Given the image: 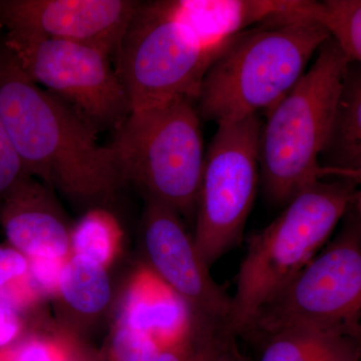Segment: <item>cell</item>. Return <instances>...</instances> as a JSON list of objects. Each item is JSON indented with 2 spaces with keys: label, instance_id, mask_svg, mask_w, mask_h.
Here are the masks:
<instances>
[{
  "label": "cell",
  "instance_id": "cell-1",
  "mask_svg": "<svg viewBox=\"0 0 361 361\" xmlns=\"http://www.w3.org/2000/svg\"><path fill=\"white\" fill-rule=\"evenodd\" d=\"M0 116L26 173L73 201L103 204L125 184L111 147L65 102L0 51Z\"/></svg>",
  "mask_w": 361,
  "mask_h": 361
},
{
  "label": "cell",
  "instance_id": "cell-2",
  "mask_svg": "<svg viewBox=\"0 0 361 361\" xmlns=\"http://www.w3.org/2000/svg\"><path fill=\"white\" fill-rule=\"evenodd\" d=\"M310 13L294 14L240 33L221 52L202 82L196 108L217 125L266 111L301 80L308 63L330 39Z\"/></svg>",
  "mask_w": 361,
  "mask_h": 361
},
{
  "label": "cell",
  "instance_id": "cell-3",
  "mask_svg": "<svg viewBox=\"0 0 361 361\" xmlns=\"http://www.w3.org/2000/svg\"><path fill=\"white\" fill-rule=\"evenodd\" d=\"M360 185L325 178L294 197L264 229L247 240L236 274L229 326L242 337L258 310L322 250L355 206Z\"/></svg>",
  "mask_w": 361,
  "mask_h": 361
},
{
  "label": "cell",
  "instance_id": "cell-4",
  "mask_svg": "<svg viewBox=\"0 0 361 361\" xmlns=\"http://www.w3.org/2000/svg\"><path fill=\"white\" fill-rule=\"evenodd\" d=\"M349 61L330 37L301 80L267 111L259 140L266 198L284 207L320 177V158L334 127Z\"/></svg>",
  "mask_w": 361,
  "mask_h": 361
},
{
  "label": "cell",
  "instance_id": "cell-5",
  "mask_svg": "<svg viewBox=\"0 0 361 361\" xmlns=\"http://www.w3.org/2000/svg\"><path fill=\"white\" fill-rule=\"evenodd\" d=\"M115 130L110 147L125 182L180 217L196 215L206 153L195 101L130 111Z\"/></svg>",
  "mask_w": 361,
  "mask_h": 361
},
{
  "label": "cell",
  "instance_id": "cell-6",
  "mask_svg": "<svg viewBox=\"0 0 361 361\" xmlns=\"http://www.w3.org/2000/svg\"><path fill=\"white\" fill-rule=\"evenodd\" d=\"M341 231L258 310L243 334L257 342L278 330L304 329L361 343V229L355 208Z\"/></svg>",
  "mask_w": 361,
  "mask_h": 361
},
{
  "label": "cell",
  "instance_id": "cell-7",
  "mask_svg": "<svg viewBox=\"0 0 361 361\" xmlns=\"http://www.w3.org/2000/svg\"><path fill=\"white\" fill-rule=\"evenodd\" d=\"M223 51L195 33L176 13L173 0L139 2L114 54L130 110L178 99L196 103L207 71Z\"/></svg>",
  "mask_w": 361,
  "mask_h": 361
},
{
  "label": "cell",
  "instance_id": "cell-8",
  "mask_svg": "<svg viewBox=\"0 0 361 361\" xmlns=\"http://www.w3.org/2000/svg\"><path fill=\"white\" fill-rule=\"evenodd\" d=\"M258 116L220 123L205 156L195 246L209 267L238 245L260 182Z\"/></svg>",
  "mask_w": 361,
  "mask_h": 361
},
{
  "label": "cell",
  "instance_id": "cell-9",
  "mask_svg": "<svg viewBox=\"0 0 361 361\" xmlns=\"http://www.w3.org/2000/svg\"><path fill=\"white\" fill-rule=\"evenodd\" d=\"M4 45L32 82L97 130H116L132 111L109 52L80 42L13 32H7Z\"/></svg>",
  "mask_w": 361,
  "mask_h": 361
},
{
  "label": "cell",
  "instance_id": "cell-10",
  "mask_svg": "<svg viewBox=\"0 0 361 361\" xmlns=\"http://www.w3.org/2000/svg\"><path fill=\"white\" fill-rule=\"evenodd\" d=\"M142 241L147 266L184 301L192 315L229 324L232 297L211 276L179 214L147 199Z\"/></svg>",
  "mask_w": 361,
  "mask_h": 361
},
{
  "label": "cell",
  "instance_id": "cell-11",
  "mask_svg": "<svg viewBox=\"0 0 361 361\" xmlns=\"http://www.w3.org/2000/svg\"><path fill=\"white\" fill-rule=\"evenodd\" d=\"M139 1L0 0L7 32L99 47L114 56Z\"/></svg>",
  "mask_w": 361,
  "mask_h": 361
},
{
  "label": "cell",
  "instance_id": "cell-12",
  "mask_svg": "<svg viewBox=\"0 0 361 361\" xmlns=\"http://www.w3.org/2000/svg\"><path fill=\"white\" fill-rule=\"evenodd\" d=\"M49 189L28 176L0 206V223L9 245L27 259L71 255V228Z\"/></svg>",
  "mask_w": 361,
  "mask_h": 361
},
{
  "label": "cell",
  "instance_id": "cell-13",
  "mask_svg": "<svg viewBox=\"0 0 361 361\" xmlns=\"http://www.w3.org/2000/svg\"><path fill=\"white\" fill-rule=\"evenodd\" d=\"M190 322L186 304L148 266L135 271L118 322L151 337L161 349L182 338Z\"/></svg>",
  "mask_w": 361,
  "mask_h": 361
},
{
  "label": "cell",
  "instance_id": "cell-14",
  "mask_svg": "<svg viewBox=\"0 0 361 361\" xmlns=\"http://www.w3.org/2000/svg\"><path fill=\"white\" fill-rule=\"evenodd\" d=\"M320 166L327 171L361 170V68L351 61Z\"/></svg>",
  "mask_w": 361,
  "mask_h": 361
},
{
  "label": "cell",
  "instance_id": "cell-15",
  "mask_svg": "<svg viewBox=\"0 0 361 361\" xmlns=\"http://www.w3.org/2000/svg\"><path fill=\"white\" fill-rule=\"evenodd\" d=\"M256 343L258 361H358L361 353L360 342L312 329L278 330Z\"/></svg>",
  "mask_w": 361,
  "mask_h": 361
},
{
  "label": "cell",
  "instance_id": "cell-16",
  "mask_svg": "<svg viewBox=\"0 0 361 361\" xmlns=\"http://www.w3.org/2000/svg\"><path fill=\"white\" fill-rule=\"evenodd\" d=\"M56 297L75 322H92L111 301V286L106 268L84 256L71 254L63 267Z\"/></svg>",
  "mask_w": 361,
  "mask_h": 361
},
{
  "label": "cell",
  "instance_id": "cell-17",
  "mask_svg": "<svg viewBox=\"0 0 361 361\" xmlns=\"http://www.w3.org/2000/svg\"><path fill=\"white\" fill-rule=\"evenodd\" d=\"M240 355L237 336L227 322L191 314L186 334L161 348L158 361H235Z\"/></svg>",
  "mask_w": 361,
  "mask_h": 361
},
{
  "label": "cell",
  "instance_id": "cell-18",
  "mask_svg": "<svg viewBox=\"0 0 361 361\" xmlns=\"http://www.w3.org/2000/svg\"><path fill=\"white\" fill-rule=\"evenodd\" d=\"M71 254L108 269L120 253L123 231L115 216L102 207L90 209L71 228Z\"/></svg>",
  "mask_w": 361,
  "mask_h": 361
},
{
  "label": "cell",
  "instance_id": "cell-19",
  "mask_svg": "<svg viewBox=\"0 0 361 361\" xmlns=\"http://www.w3.org/2000/svg\"><path fill=\"white\" fill-rule=\"evenodd\" d=\"M315 18L349 61L361 68V0L317 2Z\"/></svg>",
  "mask_w": 361,
  "mask_h": 361
},
{
  "label": "cell",
  "instance_id": "cell-20",
  "mask_svg": "<svg viewBox=\"0 0 361 361\" xmlns=\"http://www.w3.org/2000/svg\"><path fill=\"white\" fill-rule=\"evenodd\" d=\"M160 348L141 332L118 322L97 361H158Z\"/></svg>",
  "mask_w": 361,
  "mask_h": 361
},
{
  "label": "cell",
  "instance_id": "cell-21",
  "mask_svg": "<svg viewBox=\"0 0 361 361\" xmlns=\"http://www.w3.org/2000/svg\"><path fill=\"white\" fill-rule=\"evenodd\" d=\"M71 334H35L14 344V361H73L80 353Z\"/></svg>",
  "mask_w": 361,
  "mask_h": 361
},
{
  "label": "cell",
  "instance_id": "cell-22",
  "mask_svg": "<svg viewBox=\"0 0 361 361\" xmlns=\"http://www.w3.org/2000/svg\"><path fill=\"white\" fill-rule=\"evenodd\" d=\"M28 176L0 116V206Z\"/></svg>",
  "mask_w": 361,
  "mask_h": 361
},
{
  "label": "cell",
  "instance_id": "cell-23",
  "mask_svg": "<svg viewBox=\"0 0 361 361\" xmlns=\"http://www.w3.org/2000/svg\"><path fill=\"white\" fill-rule=\"evenodd\" d=\"M66 260L68 259H28V277L42 297L58 295Z\"/></svg>",
  "mask_w": 361,
  "mask_h": 361
},
{
  "label": "cell",
  "instance_id": "cell-24",
  "mask_svg": "<svg viewBox=\"0 0 361 361\" xmlns=\"http://www.w3.org/2000/svg\"><path fill=\"white\" fill-rule=\"evenodd\" d=\"M28 259L11 246H0V290L25 276Z\"/></svg>",
  "mask_w": 361,
  "mask_h": 361
},
{
  "label": "cell",
  "instance_id": "cell-25",
  "mask_svg": "<svg viewBox=\"0 0 361 361\" xmlns=\"http://www.w3.org/2000/svg\"><path fill=\"white\" fill-rule=\"evenodd\" d=\"M23 331V324L18 312L7 308L0 315V349L13 345Z\"/></svg>",
  "mask_w": 361,
  "mask_h": 361
},
{
  "label": "cell",
  "instance_id": "cell-26",
  "mask_svg": "<svg viewBox=\"0 0 361 361\" xmlns=\"http://www.w3.org/2000/svg\"><path fill=\"white\" fill-rule=\"evenodd\" d=\"M320 177L322 179L325 178H342V179H348L355 183L361 182L360 171H320Z\"/></svg>",
  "mask_w": 361,
  "mask_h": 361
},
{
  "label": "cell",
  "instance_id": "cell-27",
  "mask_svg": "<svg viewBox=\"0 0 361 361\" xmlns=\"http://www.w3.org/2000/svg\"><path fill=\"white\" fill-rule=\"evenodd\" d=\"M0 361H14V344L0 349Z\"/></svg>",
  "mask_w": 361,
  "mask_h": 361
},
{
  "label": "cell",
  "instance_id": "cell-28",
  "mask_svg": "<svg viewBox=\"0 0 361 361\" xmlns=\"http://www.w3.org/2000/svg\"><path fill=\"white\" fill-rule=\"evenodd\" d=\"M353 208H355V212L356 216H357L358 222H360L361 229V186H360V189H358L357 196H356V200Z\"/></svg>",
  "mask_w": 361,
  "mask_h": 361
},
{
  "label": "cell",
  "instance_id": "cell-29",
  "mask_svg": "<svg viewBox=\"0 0 361 361\" xmlns=\"http://www.w3.org/2000/svg\"><path fill=\"white\" fill-rule=\"evenodd\" d=\"M73 361H90V360H87V358L85 357V356L84 355H82V353H78V355L77 356H75V360H73Z\"/></svg>",
  "mask_w": 361,
  "mask_h": 361
},
{
  "label": "cell",
  "instance_id": "cell-30",
  "mask_svg": "<svg viewBox=\"0 0 361 361\" xmlns=\"http://www.w3.org/2000/svg\"><path fill=\"white\" fill-rule=\"evenodd\" d=\"M235 361H250V360H247V358L244 357L243 355H240L238 356V357H237L236 360H235Z\"/></svg>",
  "mask_w": 361,
  "mask_h": 361
},
{
  "label": "cell",
  "instance_id": "cell-31",
  "mask_svg": "<svg viewBox=\"0 0 361 361\" xmlns=\"http://www.w3.org/2000/svg\"><path fill=\"white\" fill-rule=\"evenodd\" d=\"M7 306L2 305V304H0V315L2 314V313L4 312L7 310Z\"/></svg>",
  "mask_w": 361,
  "mask_h": 361
},
{
  "label": "cell",
  "instance_id": "cell-32",
  "mask_svg": "<svg viewBox=\"0 0 361 361\" xmlns=\"http://www.w3.org/2000/svg\"><path fill=\"white\" fill-rule=\"evenodd\" d=\"M358 361H361V353H360V360H358Z\"/></svg>",
  "mask_w": 361,
  "mask_h": 361
},
{
  "label": "cell",
  "instance_id": "cell-33",
  "mask_svg": "<svg viewBox=\"0 0 361 361\" xmlns=\"http://www.w3.org/2000/svg\"><path fill=\"white\" fill-rule=\"evenodd\" d=\"M358 185H360V186H361V182L358 183Z\"/></svg>",
  "mask_w": 361,
  "mask_h": 361
}]
</instances>
